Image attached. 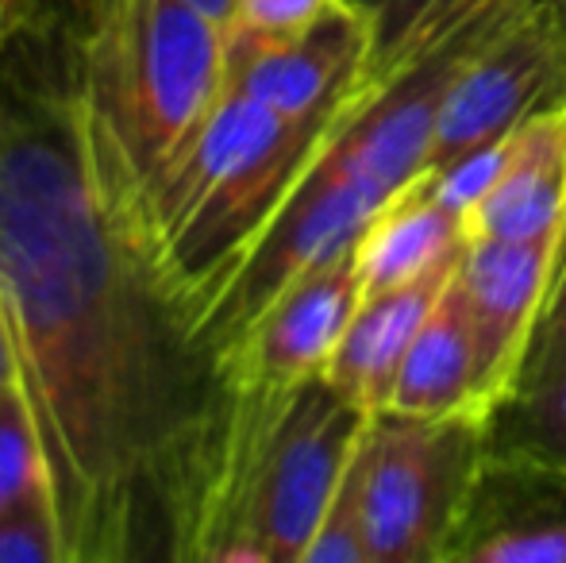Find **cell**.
<instances>
[{
  "label": "cell",
  "mask_w": 566,
  "mask_h": 563,
  "mask_svg": "<svg viewBox=\"0 0 566 563\" xmlns=\"http://www.w3.org/2000/svg\"><path fill=\"white\" fill-rule=\"evenodd\" d=\"M90 105L74 0L0 39V293L62 563H217L251 394L170 290Z\"/></svg>",
  "instance_id": "obj_1"
},
{
  "label": "cell",
  "mask_w": 566,
  "mask_h": 563,
  "mask_svg": "<svg viewBox=\"0 0 566 563\" xmlns=\"http://www.w3.org/2000/svg\"><path fill=\"white\" fill-rule=\"evenodd\" d=\"M347 101L285 116L224 90L193 136L139 186L150 251L189 321L259 243Z\"/></svg>",
  "instance_id": "obj_2"
},
{
  "label": "cell",
  "mask_w": 566,
  "mask_h": 563,
  "mask_svg": "<svg viewBox=\"0 0 566 563\" xmlns=\"http://www.w3.org/2000/svg\"><path fill=\"white\" fill-rule=\"evenodd\" d=\"M74 4L93 116L147 181L224 93L228 28L189 0Z\"/></svg>",
  "instance_id": "obj_3"
},
{
  "label": "cell",
  "mask_w": 566,
  "mask_h": 563,
  "mask_svg": "<svg viewBox=\"0 0 566 563\" xmlns=\"http://www.w3.org/2000/svg\"><path fill=\"white\" fill-rule=\"evenodd\" d=\"M366 421L370 414L324 375L290 390H251L217 563L305 560Z\"/></svg>",
  "instance_id": "obj_4"
},
{
  "label": "cell",
  "mask_w": 566,
  "mask_h": 563,
  "mask_svg": "<svg viewBox=\"0 0 566 563\" xmlns=\"http://www.w3.org/2000/svg\"><path fill=\"white\" fill-rule=\"evenodd\" d=\"M490 444L478 417L370 414L355 451L370 563L448 560Z\"/></svg>",
  "instance_id": "obj_5"
},
{
  "label": "cell",
  "mask_w": 566,
  "mask_h": 563,
  "mask_svg": "<svg viewBox=\"0 0 566 563\" xmlns=\"http://www.w3.org/2000/svg\"><path fill=\"white\" fill-rule=\"evenodd\" d=\"M566 101V28L559 4L509 15L454 70L436 113L428 174L505 139L539 108Z\"/></svg>",
  "instance_id": "obj_6"
},
{
  "label": "cell",
  "mask_w": 566,
  "mask_h": 563,
  "mask_svg": "<svg viewBox=\"0 0 566 563\" xmlns=\"http://www.w3.org/2000/svg\"><path fill=\"white\" fill-rule=\"evenodd\" d=\"M366 298L355 243L293 279L220 355L231 386L290 390L324 375L358 301Z\"/></svg>",
  "instance_id": "obj_7"
},
{
  "label": "cell",
  "mask_w": 566,
  "mask_h": 563,
  "mask_svg": "<svg viewBox=\"0 0 566 563\" xmlns=\"http://www.w3.org/2000/svg\"><path fill=\"white\" fill-rule=\"evenodd\" d=\"M563 259L566 228L552 236H532V240L467 236V248L454 267V285L474 313L493 386L505 406L524 383L532 344L559 282Z\"/></svg>",
  "instance_id": "obj_8"
},
{
  "label": "cell",
  "mask_w": 566,
  "mask_h": 563,
  "mask_svg": "<svg viewBox=\"0 0 566 563\" xmlns=\"http://www.w3.org/2000/svg\"><path fill=\"white\" fill-rule=\"evenodd\" d=\"M448 560L566 563V467L521 444H490Z\"/></svg>",
  "instance_id": "obj_9"
},
{
  "label": "cell",
  "mask_w": 566,
  "mask_h": 563,
  "mask_svg": "<svg viewBox=\"0 0 566 563\" xmlns=\"http://www.w3.org/2000/svg\"><path fill=\"white\" fill-rule=\"evenodd\" d=\"M370 15L363 0H343L308 31L282 43L228 39L224 90L247 93L285 116L328 113L366 85Z\"/></svg>",
  "instance_id": "obj_10"
},
{
  "label": "cell",
  "mask_w": 566,
  "mask_h": 563,
  "mask_svg": "<svg viewBox=\"0 0 566 563\" xmlns=\"http://www.w3.org/2000/svg\"><path fill=\"white\" fill-rule=\"evenodd\" d=\"M386 409L409 417H478V421H497L505 409V398L493 386L482 332L454 279L412 340Z\"/></svg>",
  "instance_id": "obj_11"
},
{
  "label": "cell",
  "mask_w": 566,
  "mask_h": 563,
  "mask_svg": "<svg viewBox=\"0 0 566 563\" xmlns=\"http://www.w3.org/2000/svg\"><path fill=\"white\" fill-rule=\"evenodd\" d=\"M566 228V101L509 132L505 163L467 212V236L532 240Z\"/></svg>",
  "instance_id": "obj_12"
},
{
  "label": "cell",
  "mask_w": 566,
  "mask_h": 563,
  "mask_svg": "<svg viewBox=\"0 0 566 563\" xmlns=\"http://www.w3.org/2000/svg\"><path fill=\"white\" fill-rule=\"evenodd\" d=\"M454 267H459V259L409 285L366 293L358 301L339 347L332 352L328 367H324V378L336 386L343 398L363 406L366 414L386 409L397 371H401L417 332L424 329L432 305L454 279Z\"/></svg>",
  "instance_id": "obj_13"
},
{
  "label": "cell",
  "mask_w": 566,
  "mask_h": 563,
  "mask_svg": "<svg viewBox=\"0 0 566 563\" xmlns=\"http://www.w3.org/2000/svg\"><path fill=\"white\" fill-rule=\"evenodd\" d=\"M467 248V220L436 197L424 178L394 197L358 236V274L366 293L397 290L454 263Z\"/></svg>",
  "instance_id": "obj_14"
},
{
  "label": "cell",
  "mask_w": 566,
  "mask_h": 563,
  "mask_svg": "<svg viewBox=\"0 0 566 563\" xmlns=\"http://www.w3.org/2000/svg\"><path fill=\"white\" fill-rule=\"evenodd\" d=\"M536 4H559V0H363L370 15L366 82H394L451 46L454 39Z\"/></svg>",
  "instance_id": "obj_15"
},
{
  "label": "cell",
  "mask_w": 566,
  "mask_h": 563,
  "mask_svg": "<svg viewBox=\"0 0 566 563\" xmlns=\"http://www.w3.org/2000/svg\"><path fill=\"white\" fill-rule=\"evenodd\" d=\"M43 490H51L43 440L28 394L15 383L0 394V510H12Z\"/></svg>",
  "instance_id": "obj_16"
},
{
  "label": "cell",
  "mask_w": 566,
  "mask_h": 563,
  "mask_svg": "<svg viewBox=\"0 0 566 563\" xmlns=\"http://www.w3.org/2000/svg\"><path fill=\"white\" fill-rule=\"evenodd\" d=\"M509 406L521 409V448L566 467V359L524 378Z\"/></svg>",
  "instance_id": "obj_17"
},
{
  "label": "cell",
  "mask_w": 566,
  "mask_h": 563,
  "mask_svg": "<svg viewBox=\"0 0 566 563\" xmlns=\"http://www.w3.org/2000/svg\"><path fill=\"white\" fill-rule=\"evenodd\" d=\"M301 563H370L366 521H363V479H358L355 456H350L347 471H343L336 494H332L328 510H324Z\"/></svg>",
  "instance_id": "obj_18"
},
{
  "label": "cell",
  "mask_w": 566,
  "mask_h": 563,
  "mask_svg": "<svg viewBox=\"0 0 566 563\" xmlns=\"http://www.w3.org/2000/svg\"><path fill=\"white\" fill-rule=\"evenodd\" d=\"M0 563H62V533L51 490L0 510Z\"/></svg>",
  "instance_id": "obj_19"
},
{
  "label": "cell",
  "mask_w": 566,
  "mask_h": 563,
  "mask_svg": "<svg viewBox=\"0 0 566 563\" xmlns=\"http://www.w3.org/2000/svg\"><path fill=\"white\" fill-rule=\"evenodd\" d=\"M343 0H235L228 39L235 43H282L332 12Z\"/></svg>",
  "instance_id": "obj_20"
},
{
  "label": "cell",
  "mask_w": 566,
  "mask_h": 563,
  "mask_svg": "<svg viewBox=\"0 0 566 563\" xmlns=\"http://www.w3.org/2000/svg\"><path fill=\"white\" fill-rule=\"evenodd\" d=\"M563 359H566V259H563V271H559V282H555L552 301H547V313H544V321H539L524 378L544 367H555V363H563Z\"/></svg>",
  "instance_id": "obj_21"
},
{
  "label": "cell",
  "mask_w": 566,
  "mask_h": 563,
  "mask_svg": "<svg viewBox=\"0 0 566 563\" xmlns=\"http://www.w3.org/2000/svg\"><path fill=\"white\" fill-rule=\"evenodd\" d=\"M15 383H20V371H15L12 324H8V305H4V293H0V394Z\"/></svg>",
  "instance_id": "obj_22"
},
{
  "label": "cell",
  "mask_w": 566,
  "mask_h": 563,
  "mask_svg": "<svg viewBox=\"0 0 566 563\" xmlns=\"http://www.w3.org/2000/svg\"><path fill=\"white\" fill-rule=\"evenodd\" d=\"M31 4H35V0H0V39L31 12Z\"/></svg>",
  "instance_id": "obj_23"
},
{
  "label": "cell",
  "mask_w": 566,
  "mask_h": 563,
  "mask_svg": "<svg viewBox=\"0 0 566 563\" xmlns=\"http://www.w3.org/2000/svg\"><path fill=\"white\" fill-rule=\"evenodd\" d=\"M189 4H197L205 15H212V20L224 23V28H228L231 12H235V0H189Z\"/></svg>",
  "instance_id": "obj_24"
},
{
  "label": "cell",
  "mask_w": 566,
  "mask_h": 563,
  "mask_svg": "<svg viewBox=\"0 0 566 563\" xmlns=\"http://www.w3.org/2000/svg\"><path fill=\"white\" fill-rule=\"evenodd\" d=\"M559 15H563V28H566V0H559Z\"/></svg>",
  "instance_id": "obj_25"
}]
</instances>
